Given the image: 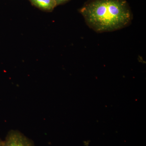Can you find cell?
Wrapping results in <instances>:
<instances>
[{
	"label": "cell",
	"mask_w": 146,
	"mask_h": 146,
	"mask_svg": "<svg viewBox=\"0 0 146 146\" xmlns=\"http://www.w3.org/2000/svg\"><path fill=\"white\" fill-rule=\"evenodd\" d=\"M80 12L89 27L99 33L123 28L132 19L124 0H92L84 6Z\"/></svg>",
	"instance_id": "obj_1"
},
{
	"label": "cell",
	"mask_w": 146,
	"mask_h": 146,
	"mask_svg": "<svg viewBox=\"0 0 146 146\" xmlns=\"http://www.w3.org/2000/svg\"><path fill=\"white\" fill-rule=\"evenodd\" d=\"M3 146H35L34 143L18 130H11L7 133Z\"/></svg>",
	"instance_id": "obj_2"
},
{
	"label": "cell",
	"mask_w": 146,
	"mask_h": 146,
	"mask_svg": "<svg viewBox=\"0 0 146 146\" xmlns=\"http://www.w3.org/2000/svg\"><path fill=\"white\" fill-rule=\"evenodd\" d=\"M33 5L40 9L51 11L57 5L55 0H29Z\"/></svg>",
	"instance_id": "obj_3"
},
{
	"label": "cell",
	"mask_w": 146,
	"mask_h": 146,
	"mask_svg": "<svg viewBox=\"0 0 146 146\" xmlns=\"http://www.w3.org/2000/svg\"><path fill=\"white\" fill-rule=\"evenodd\" d=\"M67 1H68V0H55L56 4H57V5L65 2Z\"/></svg>",
	"instance_id": "obj_4"
},
{
	"label": "cell",
	"mask_w": 146,
	"mask_h": 146,
	"mask_svg": "<svg viewBox=\"0 0 146 146\" xmlns=\"http://www.w3.org/2000/svg\"><path fill=\"white\" fill-rule=\"evenodd\" d=\"M3 141L0 138V146H3Z\"/></svg>",
	"instance_id": "obj_5"
}]
</instances>
